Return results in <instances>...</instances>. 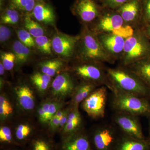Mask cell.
<instances>
[{"label":"cell","instance_id":"6da1fadb","mask_svg":"<svg viewBox=\"0 0 150 150\" xmlns=\"http://www.w3.org/2000/svg\"><path fill=\"white\" fill-rule=\"evenodd\" d=\"M106 70L112 88L150 99V90L127 67L119 65L115 68H106Z\"/></svg>","mask_w":150,"mask_h":150},{"label":"cell","instance_id":"7a4b0ae2","mask_svg":"<svg viewBox=\"0 0 150 150\" xmlns=\"http://www.w3.org/2000/svg\"><path fill=\"white\" fill-rule=\"evenodd\" d=\"M80 35L77 48L81 62L114 64L100 42L97 35L85 26Z\"/></svg>","mask_w":150,"mask_h":150},{"label":"cell","instance_id":"3957f363","mask_svg":"<svg viewBox=\"0 0 150 150\" xmlns=\"http://www.w3.org/2000/svg\"><path fill=\"white\" fill-rule=\"evenodd\" d=\"M90 30L96 35L110 33L125 38L133 35L135 30L133 28L125 24L116 10L104 7L100 15L91 23Z\"/></svg>","mask_w":150,"mask_h":150},{"label":"cell","instance_id":"277c9868","mask_svg":"<svg viewBox=\"0 0 150 150\" xmlns=\"http://www.w3.org/2000/svg\"><path fill=\"white\" fill-rule=\"evenodd\" d=\"M112 105L116 112H126L139 116L150 115L149 98L113 88Z\"/></svg>","mask_w":150,"mask_h":150},{"label":"cell","instance_id":"5b68a950","mask_svg":"<svg viewBox=\"0 0 150 150\" xmlns=\"http://www.w3.org/2000/svg\"><path fill=\"white\" fill-rule=\"evenodd\" d=\"M150 57V41L141 28L135 29L131 36L126 38L120 65L127 67Z\"/></svg>","mask_w":150,"mask_h":150},{"label":"cell","instance_id":"8992f818","mask_svg":"<svg viewBox=\"0 0 150 150\" xmlns=\"http://www.w3.org/2000/svg\"><path fill=\"white\" fill-rule=\"evenodd\" d=\"M81 62L82 64L74 68V71L77 76L85 82L91 83L99 86H105L112 91L113 88L108 76L106 68L105 67L104 64Z\"/></svg>","mask_w":150,"mask_h":150},{"label":"cell","instance_id":"52a82bcc","mask_svg":"<svg viewBox=\"0 0 150 150\" xmlns=\"http://www.w3.org/2000/svg\"><path fill=\"white\" fill-rule=\"evenodd\" d=\"M108 89L104 86L97 88L82 103L83 110L92 118L98 119L104 117Z\"/></svg>","mask_w":150,"mask_h":150},{"label":"cell","instance_id":"ba28073f","mask_svg":"<svg viewBox=\"0 0 150 150\" xmlns=\"http://www.w3.org/2000/svg\"><path fill=\"white\" fill-rule=\"evenodd\" d=\"M122 134L109 126L97 128L90 140L92 148L94 150H114Z\"/></svg>","mask_w":150,"mask_h":150},{"label":"cell","instance_id":"9c48e42d","mask_svg":"<svg viewBox=\"0 0 150 150\" xmlns=\"http://www.w3.org/2000/svg\"><path fill=\"white\" fill-rule=\"evenodd\" d=\"M113 121L123 135L139 139H146L138 116L126 112H116Z\"/></svg>","mask_w":150,"mask_h":150},{"label":"cell","instance_id":"30bf717a","mask_svg":"<svg viewBox=\"0 0 150 150\" xmlns=\"http://www.w3.org/2000/svg\"><path fill=\"white\" fill-rule=\"evenodd\" d=\"M125 24L134 30L139 28L142 25V0H130L116 9Z\"/></svg>","mask_w":150,"mask_h":150},{"label":"cell","instance_id":"8fae6325","mask_svg":"<svg viewBox=\"0 0 150 150\" xmlns=\"http://www.w3.org/2000/svg\"><path fill=\"white\" fill-rule=\"evenodd\" d=\"M103 6L96 0H77L73 6L74 13L86 23H92L100 15Z\"/></svg>","mask_w":150,"mask_h":150},{"label":"cell","instance_id":"7c38bea8","mask_svg":"<svg viewBox=\"0 0 150 150\" xmlns=\"http://www.w3.org/2000/svg\"><path fill=\"white\" fill-rule=\"evenodd\" d=\"M97 37L103 48L110 59L115 63L120 61L123 52L126 38L110 33H100Z\"/></svg>","mask_w":150,"mask_h":150},{"label":"cell","instance_id":"4fadbf2b","mask_svg":"<svg viewBox=\"0 0 150 150\" xmlns=\"http://www.w3.org/2000/svg\"><path fill=\"white\" fill-rule=\"evenodd\" d=\"M80 39V35L57 34L52 40V48L58 55L66 58H71L75 53Z\"/></svg>","mask_w":150,"mask_h":150},{"label":"cell","instance_id":"5bb4252c","mask_svg":"<svg viewBox=\"0 0 150 150\" xmlns=\"http://www.w3.org/2000/svg\"><path fill=\"white\" fill-rule=\"evenodd\" d=\"M75 88L72 78L67 73L57 76L52 85V93L56 98L62 99L72 95Z\"/></svg>","mask_w":150,"mask_h":150},{"label":"cell","instance_id":"9a60e30c","mask_svg":"<svg viewBox=\"0 0 150 150\" xmlns=\"http://www.w3.org/2000/svg\"><path fill=\"white\" fill-rule=\"evenodd\" d=\"M63 150H92V148L88 137L79 131L69 135L63 144Z\"/></svg>","mask_w":150,"mask_h":150},{"label":"cell","instance_id":"2e32d148","mask_svg":"<svg viewBox=\"0 0 150 150\" xmlns=\"http://www.w3.org/2000/svg\"><path fill=\"white\" fill-rule=\"evenodd\" d=\"M146 139H139L122 134L114 150H149Z\"/></svg>","mask_w":150,"mask_h":150},{"label":"cell","instance_id":"e0dca14e","mask_svg":"<svg viewBox=\"0 0 150 150\" xmlns=\"http://www.w3.org/2000/svg\"><path fill=\"white\" fill-rule=\"evenodd\" d=\"M38 21L52 24L55 21V12L50 5L44 1L38 2L31 12Z\"/></svg>","mask_w":150,"mask_h":150},{"label":"cell","instance_id":"ac0fdd59","mask_svg":"<svg viewBox=\"0 0 150 150\" xmlns=\"http://www.w3.org/2000/svg\"><path fill=\"white\" fill-rule=\"evenodd\" d=\"M125 67L137 75L150 91V57Z\"/></svg>","mask_w":150,"mask_h":150},{"label":"cell","instance_id":"d6986e66","mask_svg":"<svg viewBox=\"0 0 150 150\" xmlns=\"http://www.w3.org/2000/svg\"><path fill=\"white\" fill-rule=\"evenodd\" d=\"M19 104L25 110H31L35 106L33 92L26 85L18 86L15 89Z\"/></svg>","mask_w":150,"mask_h":150},{"label":"cell","instance_id":"ffe728a7","mask_svg":"<svg viewBox=\"0 0 150 150\" xmlns=\"http://www.w3.org/2000/svg\"><path fill=\"white\" fill-rule=\"evenodd\" d=\"M98 86H99L96 84L84 81L75 87L72 94L73 108H78L79 104L82 102Z\"/></svg>","mask_w":150,"mask_h":150},{"label":"cell","instance_id":"44dd1931","mask_svg":"<svg viewBox=\"0 0 150 150\" xmlns=\"http://www.w3.org/2000/svg\"><path fill=\"white\" fill-rule=\"evenodd\" d=\"M82 119L78 108H73L69 111L66 125L63 128L64 132L70 135L79 132Z\"/></svg>","mask_w":150,"mask_h":150},{"label":"cell","instance_id":"7402d4cb","mask_svg":"<svg viewBox=\"0 0 150 150\" xmlns=\"http://www.w3.org/2000/svg\"><path fill=\"white\" fill-rule=\"evenodd\" d=\"M13 48L17 63L22 64L26 62L30 55L29 48L25 46L20 41L17 40L14 43Z\"/></svg>","mask_w":150,"mask_h":150},{"label":"cell","instance_id":"603a6c76","mask_svg":"<svg viewBox=\"0 0 150 150\" xmlns=\"http://www.w3.org/2000/svg\"><path fill=\"white\" fill-rule=\"evenodd\" d=\"M30 79L38 90L43 92L48 88L51 81V76L43 73H36L31 76Z\"/></svg>","mask_w":150,"mask_h":150},{"label":"cell","instance_id":"cb8c5ba5","mask_svg":"<svg viewBox=\"0 0 150 150\" xmlns=\"http://www.w3.org/2000/svg\"><path fill=\"white\" fill-rule=\"evenodd\" d=\"M19 18L18 10L10 5L1 16V22L5 24H15L18 22Z\"/></svg>","mask_w":150,"mask_h":150},{"label":"cell","instance_id":"d4e9b609","mask_svg":"<svg viewBox=\"0 0 150 150\" xmlns=\"http://www.w3.org/2000/svg\"><path fill=\"white\" fill-rule=\"evenodd\" d=\"M24 26L32 36L35 38L44 35V31L43 28L33 20L28 14L25 17Z\"/></svg>","mask_w":150,"mask_h":150},{"label":"cell","instance_id":"484cf974","mask_svg":"<svg viewBox=\"0 0 150 150\" xmlns=\"http://www.w3.org/2000/svg\"><path fill=\"white\" fill-rule=\"evenodd\" d=\"M63 65V62L58 60L46 61L40 65L41 72L50 76H53L61 69Z\"/></svg>","mask_w":150,"mask_h":150},{"label":"cell","instance_id":"4316f807","mask_svg":"<svg viewBox=\"0 0 150 150\" xmlns=\"http://www.w3.org/2000/svg\"><path fill=\"white\" fill-rule=\"evenodd\" d=\"M11 6L18 11L26 13L32 11L35 5V0H9Z\"/></svg>","mask_w":150,"mask_h":150},{"label":"cell","instance_id":"83f0119b","mask_svg":"<svg viewBox=\"0 0 150 150\" xmlns=\"http://www.w3.org/2000/svg\"><path fill=\"white\" fill-rule=\"evenodd\" d=\"M35 43L40 51L45 54L50 55L52 52V41L45 35L35 38Z\"/></svg>","mask_w":150,"mask_h":150},{"label":"cell","instance_id":"f1b7e54d","mask_svg":"<svg viewBox=\"0 0 150 150\" xmlns=\"http://www.w3.org/2000/svg\"><path fill=\"white\" fill-rule=\"evenodd\" d=\"M17 35L20 41L28 48L34 47L36 44L32 35L25 30L21 29L18 30Z\"/></svg>","mask_w":150,"mask_h":150},{"label":"cell","instance_id":"f546056e","mask_svg":"<svg viewBox=\"0 0 150 150\" xmlns=\"http://www.w3.org/2000/svg\"><path fill=\"white\" fill-rule=\"evenodd\" d=\"M1 60L3 66L6 71L12 69L14 66L15 62L16 61L15 55L12 53L5 52L1 55Z\"/></svg>","mask_w":150,"mask_h":150},{"label":"cell","instance_id":"4dcf8cb0","mask_svg":"<svg viewBox=\"0 0 150 150\" xmlns=\"http://www.w3.org/2000/svg\"><path fill=\"white\" fill-rule=\"evenodd\" d=\"M13 109L7 99L3 96H0V115L3 118L8 117L12 113Z\"/></svg>","mask_w":150,"mask_h":150},{"label":"cell","instance_id":"1f68e13d","mask_svg":"<svg viewBox=\"0 0 150 150\" xmlns=\"http://www.w3.org/2000/svg\"><path fill=\"white\" fill-rule=\"evenodd\" d=\"M142 8L141 26L150 23V0H142Z\"/></svg>","mask_w":150,"mask_h":150},{"label":"cell","instance_id":"d6a6232c","mask_svg":"<svg viewBox=\"0 0 150 150\" xmlns=\"http://www.w3.org/2000/svg\"><path fill=\"white\" fill-rule=\"evenodd\" d=\"M31 128L26 124H21L17 128L16 136L19 140H23L28 137L31 132Z\"/></svg>","mask_w":150,"mask_h":150},{"label":"cell","instance_id":"836d02e7","mask_svg":"<svg viewBox=\"0 0 150 150\" xmlns=\"http://www.w3.org/2000/svg\"><path fill=\"white\" fill-rule=\"evenodd\" d=\"M130 0H102V5L105 8L116 10Z\"/></svg>","mask_w":150,"mask_h":150},{"label":"cell","instance_id":"e575fe53","mask_svg":"<svg viewBox=\"0 0 150 150\" xmlns=\"http://www.w3.org/2000/svg\"><path fill=\"white\" fill-rule=\"evenodd\" d=\"M12 139L11 129L7 126H4L0 129V140L1 142L11 143Z\"/></svg>","mask_w":150,"mask_h":150},{"label":"cell","instance_id":"d590c367","mask_svg":"<svg viewBox=\"0 0 150 150\" xmlns=\"http://www.w3.org/2000/svg\"><path fill=\"white\" fill-rule=\"evenodd\" d=\"M62 103L57 102H50L48 109V120H51V118L55 115L56 112L60 110L62 107Z\"/></svg>","mask_w":150,"mask_h":150},{"label":"cell","instance_id":"8d00e7d4","mask_svg":"<svg viewBox=\"0 0 150 150\" xmlns=\"http://www.w3.org/2000/svg\"><path fill=\"white\" fill-rule=\"evenodd\" d=\"M11 31L8 28L4 25L0 26V40L1 43L5 42L10 37Z\"/></svg>","mask_w":150,"mask_h":150},{"label":"cell","instance_id":"74e56055","mask_svg":"<svg viewBox=\"0 0 150 150\" xmlns=\"http://www.w3.org/2000/svg\"><path fill=\"white\" fill-rule=\"evenodd\" d=\"M33 150H50L48 143L42 140L35 141L33 145Z\"/></svg>","mask_w":150,"mask_h":150},{"label":"cell","instance_id":"f35d334b","mask_svg":"<svg viewBox=\"0 0 150 150\" xmlns=\"http://www.w3.org/2000/svg\"><path fill=\"white\" fill-rule=\"evenodd\" d=\"M60 119L56 117H53L49 121V126L52 130H56L59 129L60 125Z\"/></svg>","mask_w":150,"mask_h":150},{"label":"cell","instance_id":"ab89813d","mask_svg":"<svg viewBox=\"0 0 150 150\" xmlns=\"http://www.w3.org/2000/svg\"><path fill=\"white\" fill-rule=\"evenodd\" d=\"M69 112V110H67L65 112L64 115L60 119V125H59V129H63L66 123H67V119H68V115Z\"/></svg>","mask_w":150,"mask_h":150},{"label":"cell","instance_id":"60d3db41","mask_svg":"<svg viewBox=\"0 0 150 150\" xmlns=\"http://www.w3.org/2000/svg\"><path fill=\"white\" fill-rule=\"evenodd\" d=\"M150 41V23L144 25L140 28Z\"/></svg>","mask_w":150,"mask_h":150},{"label":"cell","instance_id":"b9f144b4","mask_svg":"<svg viewBox=\"0 0 150 150\" xmlns=\"http://www.w3.org/2000/svg\"><path fill=\"white\" fill-rule=\"evenodd\" d=\"M38 114L39 116V120L41 123H46V116H45V113H44V110L42 106L39 108L38 110Z\"/></svg>","mask_w":150,"mask_h":150},{"label":"cell","instance_id":"7bdbcfd3","mask_svg":"<svg viewBox=\"0 0 150 150\" xmlns=\"http://www.w3.org/2000/svg\"><path fill=\"white\" fill-rule=\"evenodd\" d=\"M67 110H59L56 112V114H55V115H54V116L56 117V118H59L60 120V119L63 117V115H64L65 112H66ZM54 116H53V117H54Z\"/></svg>","mask_w":150,"mask_h":150},{"label":"cell","instance_id":"ee69618b","mask_svg":"<svg viewBox=\"0 0 150 150\" xmlns=\"http://www.w3.org/2000/svg\"><path fill=\"white\" fill-rule=\"evenodd\" d=\"M5 70V69L3 66L2 63H1H1H0V75L1 76L4 74Z\"/></svg>","mask_w":150,"mask_h":150},{"label":"cell","instance_id":"f6af8a7d","mask_svg":"<svg viewBox=\"0 0 150 150\" xmlns=\"http://www.w3.org/2000/svg\"><path fill=\"white\" fill-rule=\"evenodd\" d=\"M148 117L149 119V137H150V115Z\"/></svg>","mask_w":150,"mask_h":150},{"label":"cell","instance_id":"bcb514c9","mask_svg":"<svg viewBox=\"0 0 150 150\" xmlns=\"http://www.w3.org/2000/svg\"><path fill=\"white\" fill-rule=\"evenodd\" d=\"M147 139L148 143H149V147H150V150H150V137H149V138H148V139Z\"/></svg>","mask_w":150,"mask_h":150},{"label":"cell","instance_id":"7dc6e473","mask_svg":"<svg viewBox=\"0 0 150 150\" xmlns=\"http://www.w3.org/2000/svg\"><path fill=\"white\" fill-rule=\"evenodd\" d=\"M35 1H37L38 2L43 1L44 0H35Z\"/></svg>","mask_w":150,"mask_h":150},{"label":"cell","instance_id":"c3c4849f","mask_svg":"<svg viewBox=\"0 0 150 150\" xmlns=\"http://www.w3.org/2000/svg\"><path fill=\"white\" fill-rule=\"evenodd\" d=\"M96 1H97L98 2V1H100L101 2L102 1V0H96Z\"/></svg>","mask_w":150,"mask_h":150}]
</instances>
